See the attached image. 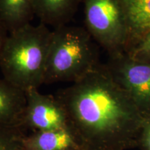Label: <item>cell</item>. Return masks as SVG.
Wrapping results in <instances>:
<instances>
[{
	"mask_svg": "<svg viewBox=\"0 0 150 150\" xmlns=\"http://www.w3.org/2000/svg\"><path fill=\"white\" fill-rule=\"evenodd\" d=\"M56 96L66 110L80 150L137 147L145 117L106 65L100 63Z\"/></svg>",
	"mask_w": 150,
	"mask_h": 150,
	"instance_id": "6da1fadb",
	"label": "cell"
},
{
	"mask_svg": "<svg viewBox=\"0 0 150 150\" xmlns=\"http://www.w3.org/2000/svg\"><path fill=\"white\" fill-rule=\"evenodd\" d=\"M52 33L40 22L8 33L0 56L3 78L24 91L44 84Z\"/></svg>",
	"mask_w": 150,
	"mask_h": 150,
	"instance_id": "7a4b0ae2",
	"label": "cell"
},
{
	"mask_svg": "<svg viewBox=\"0 0 150 150\" xmlns=\"http://www.w3.org/2000/svg\"><path fill=\"white\" fill-rule=\"evenodd\" d=\"M85 27L65 25L52 31L44 83H74L100 64L96 43Z\"/></svg>",
	"mask_w": 150,
	"mask_h": 150,
	"instance_id": "3957f363",
	"label": "cell"
},
{
	"mask_svg": "<svg viewBox=\"0 0 150 150\" xmlns=\"http://www.w3.org/2000/svg\"><path fill=\"white\" fill-rule=\"evenodd\" d=\"M85 28L110 55L125 51L128 31L120 0H83Z\"/></svg>",
	"mask_w": 150,
	"mask_h": 150,
	"instance_id": "277c9868",
	"label": "cell"
},
{
	"mask_svg": "<svg viewBox=\"0 0 150 150\" xmlns=\"http://www.w3.org/2000/svg\"><path fill=\"white\" fill-rule=\"evenodd\" d=\"M109 56L106 66L114 79L144 117L150 115V63L134 59L125 52Z\"/></svg>",
	"mask_w": 150,
	"mask_h": 150,
	"instance_id": "5b68a950",
	"label": "cell"
},
{
	"mask_svg": "<svg viewBox=\"0 0 150 150\" xmlns=\"http://www.w3.org/2000/svg\"><path fill=\"white\" fill-rule=\"evenodd\" d=\"M25 93L27 102L21 128L26 132L69 128L66 110L56 95H45L38 88Z\"/></svg>",
	"mask_w": 150,
	"mask_h": 150,
	"instance_id": "8992f818",
	"label": "cell"
},
{
	"mask_svg": "<svg viewBox=\"0 0 150 150\" xmlns=\"http://www.w3.org/2000/svg\"><path fill=\"white\" fill-rule=\"evenodd\" d=\"M26 102L25 91L0 79V126L21 127Z\"/></svg>",
	"mask_w": 150,
	"mask_h": 150,
	"instance_id": "52a82bcc",
	"label": "cell"
},
{
	"mask_svg": "<svg viewBox=\"0 0 150 150\" xmlns=\"http://www.w3.org/2000/svg\"><path fill=\"white\" fill-rule=\"evenodd\" d=\"M22 144L25 150H80L70 128L27 133Z\"/></svg>",
	"mask_w": 150,
	"mask_h": 150,
	"instance_id": "ba28073f",
	"label": "cell"
},
{
	"mask_svg": "<svg viewBox=\"0 0 150 150\" xmlns=\"http://www.w3.org/2000/svg\"><path fill=\"white\" fill-rule=\"evenodd\" d=\"M83 0H33L35 16L54 29L68 24Z\"/></svg>",
	"mask_w": 150,
	"mask_h": 150,
	"instance_id": "9c48e42d",
	"label": "cell"
},
{
	"mask_svg": "<svg viewBox=\"0 0 150 150\" xmlns=\"http://www.w3.org/2000/svg\"><path fill=\"white\" fill-rule=\"evenodd\" d=\"M120 1L128 31L127 50L131 45L150 32V0Z\"/></svg>",
	"mask_w": 150,
	"mask_h": 150,
	"instance_id": "30bf717a",
	"label": "cell"
},
{
	"mask_svg": "<svg viewBox=\"0 0 150 150\" xmlns=\"http://www.w3.org/2000/svg\"><path fill=\"white\" fill-rule=\"evenodd\" d=\"M35 16L33 0H0V22L8 33L31 24Z\"/></svg>",
	"mask_w": 150,
	"mask_h": 150,
	"instance_id": "8fae6325",
	"label": "cell"
},
{
	"mask_svg": "<svg viewBox=\"0 0 150 150\" xmlns=\"http://www.w3.org/2000/svg\"><path fill=\"white\" fill-rule=\"evenodd\" d=\"M26 134L20 127L0 126V150H25L22 138Z\"/></svg>",
	"mask_w": 150,
	"mask_h": 150,
	"instance_id": "7c38bea8",
	"label": "cell"
},
{
	"mask_svg": "<svg viewBox=\"0 0 150 150\" xmlns=\"http://www.w3.org/2000/svg\"><path fill=\"white\" fill-rule=\"evenodd\" d=\"M125 52L134 59L150 63V32L131 45Z\"/></svg>",
	"mask_w": 150,
	"mask_h": 150,
	"instance_id": "4fadbf2b",
	"label": "cell"
},
{
	"mask_svg": "<svg viewBox=\"0 0 150 150\" xmlns=\"http://www.w3.org/2000/svg\"><path fill=\"white\" fill-rule=\"evenodd\" d=\"M139 150H150V115L146 116L142 122L137 140Z\"/></svg>",
	"mask_w": 150,
	"mask_h": 150,
	"instance_id": "5bb4252c",
	"label": "cell"
},
{
	"mask_svg": "<svg viewBox=\"0 0 150 150\" xmlns=\"http://www.w3.org/2000/svg\"><path fill=\"white\" fill-rule=\"evenodd\" d=\"M8 35V31H7L6 29L2 25V24L0 22V56H1L4 45Z\"/></svg>",
	"mask_w": 150,
	"mask_h": 150,
	"instance_id": "9a60e30c",
	"label": "cell"
}]
</instances>
